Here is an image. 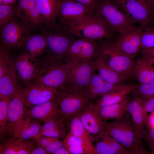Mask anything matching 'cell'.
Listing matches in <instances>:
<instances>
[{"label":"cell","mask_w":154,"mask_h":154,"mask_svg":"<svg viewBox=\"0 0 154 154\" xmlns=\"http://www.w3.org/2000/svg\"><path fill=\"white\" fill-rule=\"evenodd\" d=\"M106 133L114 139L128 154H150L137 134L131 117L127 111L120 118L106 122Z\"/></svg>","instance_id":"cell-1"},{"label":"cell","mask_w":154,"mask_h":154,"mask_svg":"<svg viewBox=\"0 0 154 154\" xmlns=\"http://www.w3.org/2000/svg\"><path fill=\"white\" fill-rule=\"evenodd\" d=\"M55 98L62 117L68 122L78 116L93 102L90 99L86 89L68 84L58 89Z\"/></svg>","instance_id":"cell-2"},{"label":"cell","mask_w":154,"mask_h":154,"mask_svg":"<svg viewBox=\"0 0 154 154\" xmlns=\"http://www.w3.org/2000/svg\"><path fill=\"white\" fill-rule=\"evenodd\" d=\"M32 81L57 89L64 87L67 83L65 61L48 53L40 60L36 74Z\"/></svg>","instance_id":"cell-3"},{"label":"cell","mask_w":154,"mask_h":154,"mask_svg":"<svg viewBox=\"0 0 154 154\" xmlns=\"http://www.w3.org/2000/svg\"><path fill=\"white\" fill-rule=\"evenodd\" d=\"M95 12L105 21L112 33L117 32L122 35L137 28L114 1H99Z\"/></svg>","instance_id":"cell-4"},{"label":"cell","mask_w":154,"mask_h":154,"mask_svg":"<svg viewBox=\"0 0 154 154\" xmlns=\"http://www.w3.org/2000/svg\"><path fill=\"white\" fill-rule=\"evenodd\" d=\"M65 29L77 37L94 40L109 38L112 33L105 21L95 12L79 23Z\"/></svg>","instance_id":"cell-5"},{"label":"cell","mask_w":154,"mask_h":154,"mask_svg":"<svg viewBox=\"0 0 154 154\" xmlns=\"http://www.w3.org/2000/svg\"><path fill=\"white\" fill-rule=\"evenodd\" d=\"M98 45L100 54L109 66L118 72L130 76L135 62L133 58L119 50L115 41L105 40Z\"/></svg>","instance_id":"cell-6"},{"label":"cell","mask_w":154,"mask_h":154,"mask_svg":"<svg viewBox=\"0 0 154 154\" xmlns=\"http://www.w3.org/2000/svg\"><path fill=\"white\" fill-rule=\"evenodd\" d=\"M32 29L18 17L0 28L2 45L6 49L21 48Z\"/></svg>","instance_id":"cell-7"},{"label":"cell","mask_w":154,"mask_h":154,"mask_svg":"<svg viewBox=\"0 0 154 154\" xmlns=\"http://www.w3.org/2000/svg\"><path fill=\"white\" fill-rule=\"evenodd\" d=\"M55 26V29H54L53 27L48 28L50 29V31H46L43 34L46 40L48 53L65 60L67 50L77 39L76 38L77 37L63 27L59 26L56 29Z\"/></svg>","instance_id":"cell-8"},{"label":"cell","mask_w":154,"mask_h":154,"mask_svg":"<svg viewBox=\"0 0 154 154\" xmlns=\"http://www.w3.org/2000/svg\"><path fill=\"white\" fill-rule=\"evenodd\" d=\"M95 12L74 0H61L57 17L62 25L67 28L75 25Z\"/></svg>","instance_id":"cell-9"},{"label":"cell","mask_w":154,"mask_h":154,"mask_svg":"<svg viewBox=\"0 0 154 154\" xmlns=\"http://www.w3.org/2000/svg\"><path fill=\"white\" fill-rule=\"evenodd\" d=\"M99 47L95 40L86 38L76 39L70 45L65 55V62H89L99 55Z\"/></svg>","instance_id":"cell-10"},{"label":"cell","mask_w":154,"mask_h":154,"mask_svg":"<svg viewBox=\"0 0 154 154\" xmlns=\"http://www.w3.org/2000/svg\"><path fill=\"white\" fill-rule=\"evenodd\" d=\"M67 70V83L75 87L86 89L95 69L93 60L89 62H66Z\"/></svg>","instance_id":"cell-11"},{"label":"cell","mask_w":154,"mask_h":154,"mask_svg":"<svg viewBox=\"0 0 154 154\" xmlns=\"http://www.w3.org/2000/svg\"><path fill=\"white\" fill-rule=\"evenodd\" d=\"M58 90L31 81L21 88V92L25 105L28 108L54 99Z\"/></svg>","instance_id":"cell-12"},{"label":"cell","mask_w":154,"mask_h":154,"mask_svg":"<svg viewBox=\"0 0 154 154\" xmlns=\"http://www.w3.org/2000/svg\"><path fill=\"white\" fill-rule=\"evenodd\" d=\"M21 88L9 103L8 109V129L3 139L17 137L23 122L27 108L21 94Z\"/></svg>","instance_id":"cell-13"},{"label":"cell","mask_w":154,"mask_h":154,"mask_svg":"<svg viewBox=\"0 0 154 154\" xmlns=\"http://www.w3.org/2000/svg\"><path fill=\"white\" fill-rule=\"evenodd\" d=\"M114 1L134 23H138L142 28L152 25L146 2L138 0H115Z\"/></svg>","instance_id":"cell-14"},{"label":"cell","mask_w":154,"mask_h":154,"mask_svg":"<svg viewBox=\"0 0 154 154\" xmlns=\"http://www.w3.org/2000/svg\"><path fill=\"white\" fill-rule=\"evenodd\" d=\"M84 128L93 138L106 132L107 121L101 118L93 102L78 115Z\"/></svg>","instance_id":"cell-15"},{"label":"cell","mask_w":154,"mask_h":154,"mask_svg":"<svg viewBox=\"0 0 154 154\" xmlns=\"http://www.w3.org/2000/svg\"><path fill=\"white\" fill-rule=\"evenodd\" d=\"M55 98L43 103L27 108L25 115L44 123L63 118Z\"/></svg>","instance_id":"cell-16"},{"label":"cell","mask_w":154,"mask_h":154,"mask_svg":"<svg viewBox=\"0 0 154 154\" xmlns=\"http://www.w3.org/2000/svg\"><path fill=\"white\" fill-rule=\"evenodd\" d=\"M17 17L32 29L44 25L36 0H18Z\"/></svg>","instance_id":"cell-17"},{"label":"cell","mask_w":154,"mask_h":154,"mask_svg":"<svg viewBox=\"0 0 154 154\" xmlns=\"http://www.w3.org/2000/svg\"><path fill=\"white\" fill-rule=\"evenodd\" d=\"M40 60L27 52L21 53L16 58L14 64L18 76L25 85L34 78L38 70Z\"/></svg>","instance_id":"cell-18"},{"label":"cell","mask_w":154,"mask_h":154,"mask_svg":"<svg viewBox=\"0 0 154 154\" xmlns=\"http://www.w3.org/2000/svg\"><path fill=\"white\" fill-rule=\"evenodd\" d=\"M143 28L140 27L123 35L115 41L118 48L134 58L141 50V34Z\"/></svg>","instance_id":"cell-19"},{"label":"cell","mask_w":154,"mask_h":154,"mask_svg":"<svg viewBox=\"0 0 154 154\" xmlns=\"http://www.w3.org/2000/svg\"><path fill=\"white\" fill-rule=\"evenodd\" d=\"M0 141V154H30L37 144L35 138L25 139L12 137Z\"/></svg>","instance_id":"cell-20"},{"label":"cell","mask_w":154,"mask_h":154,"mask_svg":"<svg viewBox=\"0 0 154 154\" xmlns=\"http://www.w3.org/2000/svg\"><path fill=\"white\" fill-rule=\"evenodd\" d=\"M154 58L143 55L135 62L131 75L139 84L154 83Z\"/></svg>","instance_id":"cell-21"},{"label":"cell","mask_w":154,"mask_h":154,"mask_svg":"<svg viewBox=\"0 0 154 154\" xmlns=\"http://www.w3.org/2000/svg\"><path fill=\"white\" fill-rule=\"evenodd\" d=\"M136 85L130 83L120 85L110 92L101 96L94 103L98 111L104 107L121 101L127 97Z\"/></svg>","instance_id":"cell-22"},{"label":"cell","mask_w":154,"mask_h":154,"mask_svg":"<svg viewBox=\"0 0 154 154\" xmlns=\"http://www.w3.org/2000/svg\"><path fill=\"white\" fill-rule=\"evenodd\" d=\"M142 100L133 98L130 101L127 111L130 115L137 135L141 139L145 127L149 124V117L144 113L142 106Z\"/></svg>","instance_id":"cell-23"},{"label":"cell","mask_w":154,"mask_h":154,"mask_svg":"<svg viewBox=\"0 0 154 154\" xmlns=\"http://www.w3.org/2000/svg\"><path fill=\"white\" fill-rule=\"evenodd\" d=\"M93 61L95 70L106 82L116 85H122L129 77L114 70L106 62L100 54Z\"/></svg>","instance_id":"cell-24"},{"label":"cell","mask_w":154,"mask_h":154,"mask_svg":"<svg viewBox=\"0 0 154 154\" xmlns=\"http://www.w3.org/2000/svg\"><path fill=\"white\" fill-rule=\"evenodd\" d=\"M97 154H128L121 145L106 132L94 138Z\"/></svg>","instance_id":"cell-25"},{"label":"cell","mask_w":154,"mask_h":154,"mask_svg":"<svg viewBox=\"0 0 154 154\" xmlns=\"http://www.w3.org/2000/svg\"><path fill=\"white\" fill-rule=\"evenodd\" d=\"M68 129L81 140L86 154H97L94 147L93 138L83 125L78 115L69 122Z\"/></svg>","instance_id":"cell-26"},{"label":"cell","mask_w":154,"mask_h":154,"mask_svg":"<svg viewBox=\"0 0 154 154\" xmlns=\"http://www.w3.org/2000/svg\"><path fill=\"white\" fill-rule=\"evenodd\" d=\"M14 62L0 77V98H13L20 88L18 84Z\"/></svg>","instance_id":"cell-27"},{"label":"cell","mask_w":154,"mask_h":154,"mask_svg":"<svg viewBox=\"0 0 154 154\" xmlns=\"http://www.w3.org/2000/svg\"><path fill=\"white\" fill-rule=\"evenodd\" d=\"M42 17L45 28L56 25V21L61 0H36Z\"/></svg>","instance_id":"cell-28"},{"label":"cell","mask_w":154,"mask_h":154,"mask_svg":"<svg viewBox=\"0 0 154 154\" xmlns=\"http://www.w3.org/2000/svg\"><path fill=\"white\" fill-rule=\"evenodd\" d=\"M24 47L26 52L37 58L46 50L48 45L45 37L43 34H31L26 40Z\"/></svg>","instance_id":"cell-29"},{"label":"cell","mask_w":154,"mask_h":154,"mask_svg":"<svg viewBox=\"0 0 154 154\" xmlns=\"http://www.w3.org/2000/svg\"><path fill=\"white\" fill-rule=\"evenodd\" d=\"M130 100L127 96L120 102L101 108L98 110V113L105 121L120 118L127 111Z\"/></svg>","instance_id":"cell-30"},{"label":"cell","mask_w":154,"mask_h":154,"mask_svg":"<svg viewBox=\"0 0 154 154\" xmlns=\"http://www.w3.org/2000/svg\"><path fill=\"white\" fill-rule=\"evenodd\" d=\"M40 122L25 114L24 119L18 136L23 139L36 138L42 130Z\"/></svg>","instance_id":"cell-31"},{"label":"cell","mask_w":154,"mask_h":154,"mask_svg":"<svg viewBox=\"0 0 154 154\" xmlns=\"http://www.w3.org/2000/svg\"><path fill=\"white\" fill-rule=\"evenodd\" d=\"M62 141L63 146L71 154H86L81 140L70 131Z\"/></svg>","instance_id":"cell-32"},{"label":"cell","mask_w":154,"mask_h":154,"mask_svg":"<svg viewBox=\"0 0 154 154\" xmlns=\"http://www.w3.org/2000/svg\"><path fill=\"white\" fill-rule=\"evenodd\" d=\"M13 98H0V139L4 137L8 129V109Z\"/></svg>","instance_id":"cell-33"},{"label":"cell","mask_w":154,"mask_h":154,"mask_svg":"<svg viewBox=\"0 0 154 154\" xmlns=\"http://www.w3.org/2000/svg\"><path fill=\"white\" fill-rule=\"evenodd\" d=\"M35 139L37 144L44 148L49 154H54L63 146L62 140L57 138L41 136Z\"/></svg>","instance_id":"cell-34"},{"label":"cell","mask_w":154,"mask_h":154,"mask_svg":"<svg viewBox=\"0 0 154 154\" xmlns=\"http://www.w3.org/2000/svg\"><path fill=\"white\" fill-rule=\"evenodd\" d=\"M133 98L145 100L154 97V83L135 85L131 92Z\"/></svg>","instance_id":"cell-35"},{"label":"cell","mask_w":154,"mask_h":154,"mask_svg":"<svg viewBox=\"0 0 154 154\" xmlns=\"http://www.w3.org/2000/svg\"><path fill=\"white\" fill-rule=\"evenodd\" d=\"M17 17V5H0V28Z\"/></svg>","instance_id":"cell-36"},{"label":"cell","mask_w":154,"mask_h":154,"mask_svg":"<svg viewBox=\"0 0 154 154\" xmlns=\"http://www.w3.org/2000/svg\"><path fill=\"white\" fill-rule=\"evenodd\" d=\"M119 85L105 81L97 86L86 90L90 99L93 102L98 97L112 90Z\"/></svg>","instance_id":"cell-37"},{"label":"cell","mask_w":154,"mask_h":154,"mask_svg":"<svg viewBox=\"0 0 154 154\" xmlns=\"http://www.w3.org/2000/svg\"><path fill=\"white\" fill-rule=\"evenodd\" d=\"M10 50L2 45L0 48V77H1L13 64L14 61L10 57Z\"/></svg>","instance_id":"cell-38"},{"label":"cell","mask_w":154,"mask_h":154,"mask_svg":"<svg viewBox=\"0 0 154 154\" xmlns=\"http://www.w3.org/2000/svg\"><path fill=\"white\" fill-rule=\"evenodd\" d=\"M150 26L143 28L141 34V50L154 47V27Z\"/></svg>","instance_id":"cell-39"},{"label":"cell","mask_w":154,"mask_h":154,"mask_svg":"<svg viewBox=\"0 0 154 154\" xmlns=\"http://www.w3.org/2000/svg\"><path fill=\"white\" fill-rule=\"evenodd\" d=\"M68 130V126H67L50 130L42 131L36 138L41 136H45L63 140L66 136Z\"/></svg>","instance_id":"cell-40"},{"label":"cell","mask_w":154,"mask_h":154,"mask_svg":"<svg viewBox=\"0 0 154 154\" xmlns=\"http://www.w3.org/2000/svg\"><path fill=\"white\" fill-rule=\"evenodd\" d=\"M141 139H144L149 146L151 153L154 154V127L149 126V124L146 126Z\"/></svg>","instance_id":"cell-41"},{"label":"cell","mask_w":154,"mask_h":154,"mask_svg":"<svg viewBox=\"0 0 154 154\" xmlns=\"http://www.w3.org/2000/svg\"><path fill=\"white\" fill-rule=\"evenodd\" d=\"M142 106L145 115L149 117V113H154V97L142 100Z\"/></svg>","instance_id":"cell-42"},{"label":"cell","mask_w":154,"mask_h":154,"mask_svg":"<svg viewBox=\"0 0 154 154\" xmlns=\"http://www.w3.org/2000/svg\"><path fill=\"white\" fill-rule=\"evenodd\" d=\"M105 81L95 71L92 74L88 85L86 89L88 90L92 88L103 83Z\"/></svg>","instance_id":"cell-43"},{"label":"cell","mask_w":154,"mask_h":154,"mask_svg":"<svg viewBox=\"0 0 154 154\" xmlns=\"http://www.w3.org/2000/svg\"><path fill=\"white\" fill-rule=\"evenodd\" d=\"M95 12L97 7L99 0H74Z\"/></svg>","instance_id":"cell-44"},{"label":"cell","mask_w":154,"mask_h":154,"mask_svg":"<svg viewBox=\"0 0 154 154\" xmlns=\"http://www.w3.org/2000/svg\"><path fill=\"white\" fill-rule=\"evenodd\" d=\"M146 3L150 11L152 25H154V0H147Z\"/></svg>","instance_id":"cell-45"},{"label":"cell","mask_w":154,"mask_h":154,"mask_svg":"<svg viewBox=\"0 0 154 154\" xmlns=\"http://www.w3.org/2000/svg\"><path fill=\"white\" fill-rule=\"evenodd\" d=\"M44 148L39 146L37 144L31 152L30 154H49Z\"/></svg>","instance_id":"cell-46"},{"label":"cell","mask_w":154,"mask_h":154,"mask_svg":"<svg viewBox=\"0 0 154 154\" xmlns=\"http://www.w3.org/2000/svg\"><path fill=\"white\" fill-rule=\"evenodd\" d=\"M143 55L154 58V47L146 50H142Z\"/></svg>","instance_id":"cell-47"},{"label":"cell","mask_w":154,"mask_h":154,"mask_svg":"<svg viewBox=\"0 0 154 154\" xmlns=\"http://www.w3.org/2000/svg\"><path fill=\"white\" fill-rule=\"evenodd\" d=\"M54 154H71L68 150L64 146L56 152Z\"/></svg>","instance_id":"cell-48"},{"label":"cell","mask_w":154,"mask_h":154,"mask_svg":"<svg viewBox=\"0 0 154 154\" xmlns=\"http://www.w3.org/2000/svg\"><path fill=\"white\" fill-rule=\"evenodd\" d=\"M16 2V0H0V5H13Z\"/></svg>","instance_id":"cell-49"},{"label":"cell","mask_w":154,"mask_h":154,"mask_svg":"<svg viewBox=\"0 0 154 154\" xmlns=\"http://www.w3.org/2000/svg\"><path fill=\"white\" fill-rule=\"evenodd\" d=\"M139 0V1L143 2H146V1L147 0Z\"/></svg>","instance_id":"cell-50"}]
</instances>
